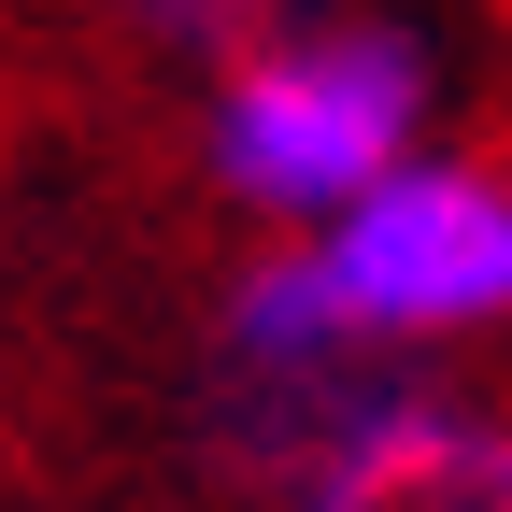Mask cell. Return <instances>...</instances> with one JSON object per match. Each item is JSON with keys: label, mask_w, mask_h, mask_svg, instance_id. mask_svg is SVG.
Wrapping results in <instances>:
<instances>
[{"label": "cell", "mask_w": 512, "mask_h": 512, "mask_svg": "<svg viewBox=\"0 0 512 512\" xmlns=\"http://www.w3.org/2000/svg\"><path fill=\"white\" fill-rule=\"evenodd\" d=\"M512 313V171L399 157L285 256H256L214 313V356H427Z\"/></svg>", "instance_id": "6da1fadb"}, {"label": "cell", "mask_w": 512, "mask_h": 512, "mask_svg": "<svg viewBox=\"0 0 512 512\" xmlns=\"http://www.w3.org/2000/svg\"><path fill=\"white\" fill-rule=\"evenodd\" d=\"M427 43L413 29H384V15H271L256 43L214 57V128H200V157L242 214H342L370 171H399L427 143Z\"/></svg>", "instance_id": "7a4b0ae2"}, {"label": "cell", "mask_w": 512, "mask_h": 512, "mask_svg": "<svg viewBox=\"0 0 512 512\" xmlns=\"http://www.w3.org/2000/svg\"><path fill=\"white\" fill-rule=\"evenodd\" d=\"M285 512H512V427L413 384L384 427H356L342 456H313L285 484Z\"/></svg>", "instance_id": "3957f363"}, {"label": "cell", "mask_w": 512, "mask_h": 512, "mask_svg": "<svg viewBox=\"0 0 512 512\" xmlns=\"http://www.w3.org/2000/svg\"><path fill=\"white\" fill-rule=\"evenodd\" d=\"M143 43H171V57H228V43H256L271 15H299V0H114Z\"/></svg>", "instance_id": "277c9868"}]
</instances>
